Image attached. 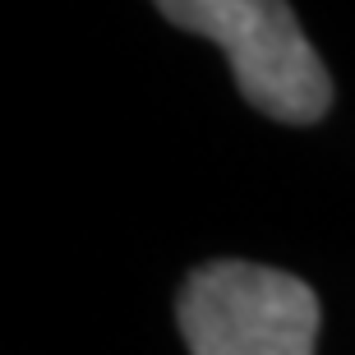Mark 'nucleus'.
<instances>
[{"label":"nucleus","mask_w":355,"mask_h":355,"mask_svg":"<svg viewBox=\"0 0 355 355\" xmlns=\"http://www.w3.org/2000/svg\"><path fill=\"white\" fill-rule=\"evenodd\" d=\"M189 355H314L318 295L295 272L263 263H203L175 300Z\"/></svg>","instance_id":"2"},{"label":"nucleus","mask_w":355,"mask_h":355,"mask_svg":"<svg viewBox=\"0 0 355 355\" xmlns=\"http://www.w3.org/2000/svg\"><path fill=\"white\" fill-rule=\"evenodd\" d=\"M162 19L217 42L245 102L282 125H314L332 106V79L282 0H162Z\"/></svg>","instance_id":"1"}]
</instances>
